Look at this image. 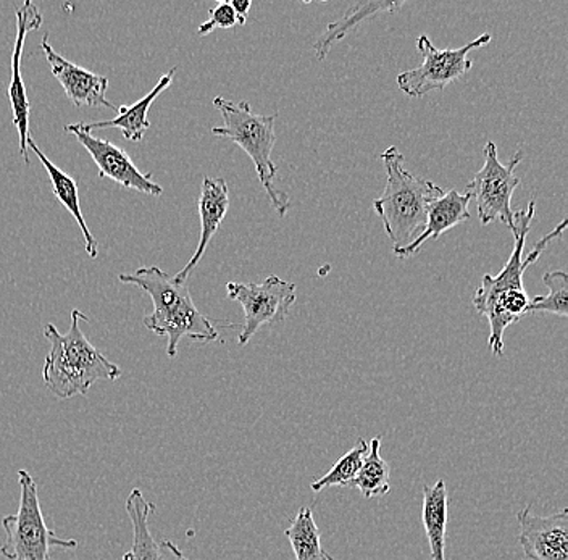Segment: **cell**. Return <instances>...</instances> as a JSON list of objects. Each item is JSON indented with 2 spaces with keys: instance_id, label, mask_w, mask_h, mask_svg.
Returning a JSON list of instances; mask_svg holds the SVG:
<instances>
[{
  "instance_id": "obj_1",
  "label": "cell",
  "mask_w": 568,
  "mask_h": 560,
  "mask_svg": "<svg viewBox=\"0 0 568 560\" xmlns=\"http://www.w3.org/2000/svg\"><path fill=\"white\" fill-rule=\"evenodd\" d=\"M535 200H531L525 211L515 212L514 226L510 228L514 235V250L509 261L499 275L483 276L481 285L475 291L474 306L481 317L488 318L491 328L488 347L497 357L504 356L506 329L530 315L531 299L524 286L525 272L538 261L550 241L562 236L567 228V220L564 218L552 232L538 241L531 253L525 257V244L535 218Z\"/></svg>"
},
{
  "instance_id": "obj_2",
  "label": "cell",
  "mask_w": 568,
  "mask_h": 560,
  "mask_svg": "<svg viewBox=\"0 0 568 560\" xmlns=\"http://www.w3.org/2000/svg\"><path fill=\"white\" fill-rule=\"evenodd\" d=\"M70 315L67 333H60L52 324L44 326L51 349L42 367V380L55 398L63 400L87 396L94 383L122 377V368L106 359L81 332V322L89 320L87 315L78 308H73Z\"/></svg>"
},
{
  "instance_id": "obj_3",
  "label": "cell",
  "mask_w": 568,
  "mask_h": 560,
  "mask_svg": "<svg viewBox=\"0 0 568 560\" xmlns=\"http://www.w3.org/2000/svg\"><path fill=\"white\" fill-rule=\"evenodd\" d=\"M386 169V186L373 202L394 250L406 247L422 235L428 205L443 196L444 190L433 181L418 179L404 166V155L390 145L379 155Z\"/></svg>"
},
{
  "instance_id": "obj_4",
  "label": "cell",
  "mask_w": 568,
  "mask_h": 560,
  "mask_svg": "<svg viewBox=\"0 0 568 560\" xmlns=\"http://www.w3.org/2000/svg\"><path fill=\"white\" fill-rule=\"evenodd\" d=\"M213 105L223 119L222 126L212 128L213 136L233 141L246 152L276 214L282 218L286 217L291 207L290 196L273 183L278 173L272 159L276 144V115H258L252 112L246 101L233 102L225 98H215Z\"/></svg>"
},
{
  "instance_id": "obj_5",
  "label": "cell",
  "mask_w": 568,
  "mask_h": 560,
  "mask_svg": "<svg viewBox=\"0 0 568 560\" xmlns=\"http://www.w3.org/2000/svg\"><path fill=\"white\" fill-rule=\"evenodd\" d=\"M18 485H20L21 491L18 512L2 519L6 541L0 546V552L3 558L7 560H49L52 548H78V541L62 540L48 527L33 475L28 470L18 471Z\"/></svg>"
},
{
  "instance_id": "obj_6",
  "label": "cell",
  "mask_w": 568,
  "mask_h": 560,
  "mask_svg": "<svg viewBox=\"0 0 568 560\" xmlns=\"http://www.w3.org/2000/svg\"><path fill=\"white\" fill-rule=\"evenodd\" d=\"M491 39V34L485 33L459 49H438L432 39L422 34L417 49L424 55V62L417 69L400 73L397 86L408 98H424L428 92L446 90L454 81L470 72L474 60L468 59V54L485 48Z\"/></svg>"
},
{
  "instance_id": "obj_7",
  "label": "cell",
  "mask_w": 568,
  "mask_h": 560,
  "mask_svg": "<svg viewBox=\"0 0 568 560\" xmlns=\"http://www.w3.org/2000/svg\"><path fill=\"white\" fill-rule=\"evenodd\" d=\"M483 155L485 163L467 184V193L477 202L478 217L483 225L499 222L513 228V197L520 184V179L515 175V169L520 165L524 154L517 152L513 161L503 165L497 157L496 144L489 141Z\"/></svg>"
},
{
  "instance_id": "obj_8",
  "label": "cell",
  "mask_w": 568,
  "mask_h": 560,
  "mask_svg": "<svg viewBox=\"0 0 568 560\" xmlns=\"http://www.w3.org/2000/svg\"><path fill=\"white\" fill-rule=\"evenodd\" d=\"M226 293L244 310L243 329L237 339L240 346H246L262 326L283 324L296 303V285L276 275L268 276L261 285L231 282L226 285Z\"/></svg>"
},
{
  "instance_id": "obj_9",
  "label": "cell",
  "mask_w": 568,
  "mask_h": 560,
  "mask_svg": "<svg viewBox=\"0 0 568 560\" xmlns=\"http://www.w3.org/2000/svg\"><path fill=\"white\" fill-rule=\"evenodd\" d=\"M65 133L73 134L80 141V144L87 149L92 161L98 165L102 179L112 180L119 186L148 194V196H162L163 187L155 183L151 173H142L131 161L128 152L119 145L94 136V134L84 130L83 122L67 125Z\"/></svg>"
},
{
  "instance_id": "obj_10",
  "label": "cell",
  "mask_w": 568,
  "mask_h": 560,
  "mask_svg": "<svg viewBox=\"0 0 568 560\" xmlns=\"http://www.w3.org/2000/svg\"><path fill=\"white\" fill-rule=\"evenodd\" d=\"M42 16L36 3H21L17 9V37L12 52V78H10L9 98L10 109H12L13 125L17 128L18 143H20V154L27 165H30L28 157V143L31 140L30 133V112L31 104L28 99L27 86H24L23 77H21V57H23L24 41L31 31L39 30L42 27Z\"/></svg>"
},
{
  "instance_id": "obj_11",
  "label": "cell",
  "mask_w": 568,
  "mask_h": 560,
  "mask_svg": "<svg viewBox=\"0 0 568 560\" xmlns=\"http://www.w3.org/2000/svg\"><path fill=\"white\" fill-rule=\"evenodd\" d=\"M142 324L155 335L166 336L169 339L166 354L172 359L178 356V344L183 338L201 343H212L219 339V332L213 326L211 318L205 317L195 307L191 294L165 310H152L151 314L145 315Z\"/></svg>"
},
{
  "instance_id": "obj_12",
  "label": "cell",
  "mask_w": 568,
  "mask_h": 560,
  "mask_svg": "<svg viewBox=\"0 0 568 560\" xmlns=\"http://www.w3.org/2000/svg\"><path fill=\"white\" fill-rule=\"evenodd\" d=\"M518 541L530 560H568V512L541 517L527 506L517 513Z\"/></svg>"
},
{
  "instance_id": "obj_13",
  "label": "cell",
  "mask_w": 568,
  "mask_h": 560,
  "mask_svg": "<svg viewBox=\"0 0 568 560\" xmlns=\"http://www.w3.org/2000/svg\"><path fill=\"white\" fill-rule=\"evenodd\" d=\"M41 49L51 65L53 77L62 84L63 91L69 95L74 108L116 110L115 105L106 99L109 78L81 69L77 63L70 62L65 57L53 51L51 42H49V34L42 38Z\"/></svg>"
},
{
  "instance_id": "obj_14",
  "label": "cell",
  "mask_w": 568,
  "mask_h": 560,
  "mask_svg": "<svg viewBox=\"0 0 568 560\" xmlns=\"http://www.w3.org/2000/svg\"><path fill=\"white\" fill-rule=\"evenodd\" d=\"M131 528H133V544L122 560H187L175 542L155 540L149 527L155 505L149 502L141 489H131L124 502Z\"/></svg>"
},
{
  "instance_id": "obj_15",
  "label": "cell",
  "mask_w": 568,
  "mask_h": 560,
  "mask_svg": "<svg viewBox=\"0 0 568 560\" xmlns=\"http://www.w3.org/2000/svg\"><path fill=\"white\" fill-rule=\"evenodd\" d=\"M199 218H201V237H199L197 250L190 258L183 271L175 275L176 282L186 283L191 273L197 267L199 262L204 257L212 237L219 232L220 225L229 214L230 190L223 179H211L205 176L202 181L201 196H199Z\"/></svg>"
},
{
  "instance_id": "obj_16",
  "label": "cell",
  "mask_w": 568,
  "mask_h": 560,
  "mask_svg": "<svg viewBox=\"0 0 568 560\" xmlns=\"http://www.w3.org/2000/svg\"><path fill=\"white\" fill-rule=\"evenodd\" d=\"M471 196L465 191L450 190L444 191V194L439 200L433 201L428 205V214H426V225L422 235L417 240L412 241L406 247H397L394 250V254L399 258L412 257L417 253H420L422 247L425 246L428 241L438 240L444 233L449 230L456 228L460 223L467 222L471 218L468 205H470Z\"/></svg>"
},
{
  "instance_id": "obj_17",
  "label": "cell",
  "mask_w": 568,
  "mask_h": 560,
  "mask_svg": "<svg viewBox=\"0 0 568 560\" xmlns=\"http://www.w3.org/2000/svg\"><path fill=\"white\" fill-rule=\"evenodd\" d=\"M176 69L170 70L169 73L160 77L159 83L155 84L154 90L145 94L144 98L140 99L136 104L122 105L116 109L115 119L109 120V122H94L83 123L84 130L92 133L94 130H104V128H116L122 131L124 140L133 141V143H141L144 140L145 131L151 128L149 122L148 113L151 105L154 104L155 99L162 94L163 91L169 90L172 86L173 80H175Z\"/></svg>"
},
{
  "instance_id": "obj_18",
  "label": "cell",
  "mask_w": 568,
  "mask_h": 560,
  "mask_svg": "<svg viewBox=\"0 0 568 560\" xmlns=\"http://www.w3.org/2000/svg\"><path fill=\"white\" fill-rule=\"evenodd\" d=\"M28 149H31V151L38 155L42 165H44L45 172H48L49 179H51L52 190L57 201L70 212L71 217L77 220L78 225H80L89 257L98 258L99 243L94 235H92L91 230H89L87 220L83 217V212H81L80 193H78L77 181L71 179L70 175H67L65 172H62L51 159H48V155L34 143L33 138H31L30 143H28Z\"/></svg>"
},
{
  "instance_id": "obj_19",
  "label": "cell",
  "mask_w": 568,
  "mask_h": 560,
  "mask_svg": "<svg viewBox=\"0 0 568 560\" xmlns=\"http://www.w3.org/2000/svg\"><path fill=\"white\" fill-rule=\"evenodd\" d=\"M447 512H449V492H447L446 481L438 480L433 487H425L422 519H424L433 560H446Z\"/></svg>"
},
{
  "instance_id": "obj_20",
  "label": "cell",
  "mask_w": 568,
  "mask_h": 560,
  "mask_svg": "<svg viewBox=\"0 0 568 560\" xmlns=\"http://www.w3.org/2000/svg\"><path fill=\"white\" fill-rule=\"evenodd\" d=\"M404 7V2H364L354 6L343 19L333 21L326 27L325 33L318 38L314 44L315 54L318 60H325L326 55L332 51L336 42L343 41L354 28L364 23L365 20L372 19L376 13L390 12V10H399Z\"/></svg>"
},
{
  "instance_id": "obj_21",
  "label": "cell",
  "mask_w": 568,
  "mask_h": 560,
  "mask_svg": "<svg viewBox=\"0 0 568 560\" xmlns=\"http://www.w3.org/2000/svg\"><path fill=\"white\" fill-rule=\"evenodd\" d=\"M296 560H335L323 549L322 537L311 507H302L290 527L284 530Z\"/></svg>"
},
{
  "instance_id": "obj_22",
  "label": "cell",
  "mask_w": 568,
  "mask_h": 560,
  "mask_svg": "<svg viewBox=\"0 0 568 560\" xmlns=\"http://www.w3.org/2000/svg\"><path fill=\"white\" fill-rule=\"evenodd\" d=\"M379 446H382V436H376L372 439V446L353 485L368 499L379 498L390 491L389 466L379 454Z\"/></svg>"
},
{
  "instance_id": "obj_23",
  "label": "cell",
  "mask_w": 568,
  "mask_h": 560,
  "mask_svg": "<svg viewBox=\"0 0 568 560\" xmlns=\"http://www.w3.org/2000/svg\"><path fill=\"white\" fill-rule=\"evenodd\" d=\"M367 452V441L362 438L358 439L357 445H355L349 452L344 454L328 474L323 475L320 480L312 483V491L320 492L323 491V489L332 487H353L355 477H357Z\"/></svg>"
},
{
  "instance_id": "obj_24",
  "label": "cell",
  "mask_w": 568,
  "mask_h": 560,
  "mask_svg": "<svg viewBox=\"0 0 568 560\" xmlns=\"http://www.w3.org/2000/svg\"><path fill=\"white\" fill-rule=\"evenodd\" d=\"M542 283L549 288L548 296L532 297L530 314H552L566 318L568 314V275L556 271L542 275Z\"/></svg>"
},
{
  "instance_id": "obj_25",
  "label": "cell",
  "mask_w": 568,
  "mask_h": 560,
  "mask_svg": "<svg viewBox=\"0 0 568 560\" xmlns=\"http://www.w3.org/2000/svg\"><path fill=\"white\" fill-rule=\"evenodd\" d=\"M209 13H211V19L199 27V37H207L215 30H230V28L240 27L236 12H234L230 2L216 3Z\"/></svg>"
},
{
  "instance_id": "obj_26",
  "label": "cell",
  "mask_w": 568,
  "mask_h": 560,
  "mask_svg": "<svg viewBox=\"0 0 568 560\" xmlns=\"http://www.w3.org/2000/svg\"><path fill=\"white\" fill-rule=\"evenodd\" d=\"M231 7H233L234 12H236L237 21H240V27L246 24L248 10H251L252 2L251 0H233L230 2Z\"/></svg>"
}]
</instances>
